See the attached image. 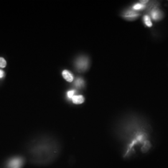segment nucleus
I'll list each match as a JSON object with an SVG mask.
<instances>
[{
  "label": "nucleus",
  "mask_w": 168,
  "mask_h": 168,
  "mask_svg": "<svg viewBox=\"0 0 168 168\" xmlns=\"http://www.w3.org/2000/svg\"><path fill=\"white\" fill-rule=\"evenodd\" d=\"M62 76L69 82H72L73 80H74V77H73V75L69 71H68L67 70H64L62 72Z\"/></svg>",
  "instance_id": "4"
},
{
  "label": "nucleus",
  "mask_w": 168,
  "mask_h": 168,
  "mask_svg": "<svg viewBox=\"0 0 168 168\" xmlns=\"http://www.w3.org/2000/svg\"><path fill=\"white\" fill-rule=\"evenodd\" d=\"M4 76V72L1 70H0V78H2Z\"/></svg>",
  "instance_id": "12"
},
{
  "label": "nucleus",
  "mask_w": 168,
  "mask_h": 168,
  "mask_svg": "<svg viewBox=\"0 0 168 168\" xmlns=\"http://www.w3.org/2000/svg\"><path fill=\"white\" fill-rule=\"evenodd\" d=\"M75 85L78 88H81V87H84L85 82L84 80L82 78H78L75 82Z\"/></svg>",
  "instance_id": "7"
},
{
  "label": "nucleus",
  "mask_w": 168,
  "mask_h": 168,
  "mask_svg": "<svg viewBox=\"0 0 168 168\" xmlns=\"http://www.w3.org/2000/svg\"><path fill=\"white\" fill-rule=\"evenodd\" d=\"M75 90H70L67 92V97L69 98H72V97L74 96Z\"/></svg>",
  "instance_id": "11"
},
{
  "label": "nucleus",
  "mask_w": 168,
  "mask_h": 168,
  "mask_svg": "<svg viewBox=\"0 0 168 168\" xmlns=\"http://www.w3.org/2000/svg\"><path fill=\"white\" fill-rule=\"evenodd\" d=\"M21 163V160L19 159H13L12 161H11V167L12 168H18L20 164Z\"/></svg>",
  "instance_id": "6"
},
{
  "label": "nucleus",
  "mask_w": 168,
  "mask_h": 168,
  "mask_svg": "<svg viewBox=\"0 0 168 168\" xmlns=\"http://www.w3.org/2000/svg\"><path fill=\"white\" fill-rule=\"evenodd\" d=\"M140 16V13L139 12H137L135 10H128L124 12L122 14V16L124 18H126L130 20H133L138 18L139 16Z\"/></svg>",
  "instance_id": "2"
},
{
  "label": "nucleus",
  "mask_w": 168,
  "mask_h": 168,
  "mask_svg": "<svg viewBox=\"0 0 168 168\" xmlns=\"http://www.w3.org/2000/svg\"><path fill=\"white\" fill-rule=\"evenodd\" d=\"M144 24L147 25L148 27H151L152 26V22L151 21V18L148 15H145L144 16Z\"/></svg>",
  "instance_id": "9"
},
{
  "label": "nucleus",
  "mask_w": 168,
  "mask_h": 168,
  "mask_svg": "<svg viewBox=\"0 0 168 168\" xmlns=\"http://www.w3.org/2000/svg\"><path fill=\"white\" fill-rule=\"evenodd\" d=\"M146 8V6L144 4L142 3H136L133 6V10L135 11H138V10H141Z\"/></svg>",
  "instance_id": "8"
},
{
  "label": "nucleus",
  "mask_w": 168,
  "mask_h": 168,
  "mask_svg": "<svg viewBox=\"0 0 168 168\" xmlns=\"http://www.w3.org/2000/svg\"><path fill=\"white\" fill-rule=\"evenodd\" d=\"M72 100L74 104L78 105L84 103L85 99L82 95H74L72 97Z\"/></svg>",
  "instance_id": "5"
},
{
  "label": "nucleus",
  "mask_w": 168,
  "mask_h": 168,
  "mask_svg": "<svg viewBox=\"0 0 168 168\" xmlns=\"http://www.w3.org/2000/svg\"><path fill=\"white\" fill-rule=\"evenodd\" d=\"M6 65V62L3 57H0V67L4 68Z\"/></svg>",
  "instance_id": "10"
},
{
  "label": "nucleus",
  "mask_w": 168,
  "mask_h": 168,
  "mask_svg": "<svg viewBox=\"0 0 168 168\" xmlns=\"http://www.w3.org/2000/svg\"><path fill=\"white\" fill-rule=\"evenodd\" d=\"M90 65L89 59L86 56L78 57L75 62V67L78 72H84L89 69Z\"/></svg>",
  "instance_id": "1"
},
{
  "label": "nucleus",
  "mask_w": 168,
  "mask_h": 168,
  "mask_svg": "<svg viewBox=\"0 0 168 168\" xmlns=\"http://www.w3.org/2000/svg\"><path fill=\"white\" fill-rule=\"evenodd\" d=\"M151 18L155 20H159L162 18V13L158 9L154 8L151 11Z\"/></svg>",
  "instance_id": "3"
}]
</instances>
